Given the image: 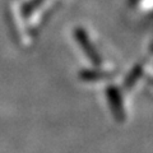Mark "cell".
Masks as SVG:
<instances>
[{
    "instance_id": "cell-1",
    "label": "cell",
    "mask_w": 153,
    "mask_h": 153,
    "mask_svg": "<svg viewBox=\"0 0 153 153\" xmlns=\"http://www.w3.org/2000/svg\"><path fill=\"white\" fill-rule=\"evenodd\" d=\"M75 38H76V41H78L79 46L83 49L84 54L89 57V60L92 61L94 65H100V64H101V57H100L97 50L94 49V46L92 45V42L89 41L87 33H85L83 30L78 28V30L75 31Z\"/></svg>"
},
{
    "instance_id": "cell-2",
    "label": "cell",
    "mask_w": 153,
    "mask_h": 153,
    "mask_svg": "<svg viewBox=\"0 0 153 153\" xmlns=\"http://www.w3.org/2000/svg\"><path fill=\"white\" fill-rule=\"evenodd\" d=\"M107 100H108V103H110V107H111L114 116L116 117L117 120H123V119L125 117V114H124L121 96L115 87L107 88Z\"/></svg>"
},
{
    "instance_id": "cell-3",
    "label": "cell",
    "mask_w": 153,
    "mask_h": 153,
    "mask_svg": "<svg viewBox=\"0 0 153 153\" xmlns=\"http://www.w3.org/2000/svg\"><path fill=\"white\" fill-rule=\"evenodd\" d=\"M139 75H140V68H139V66H137V69L133 70L130 73V75L126 78V85H128V87H130L131 84L135 83V80H137V78Z\"/></svg>"
}]
</instances>
